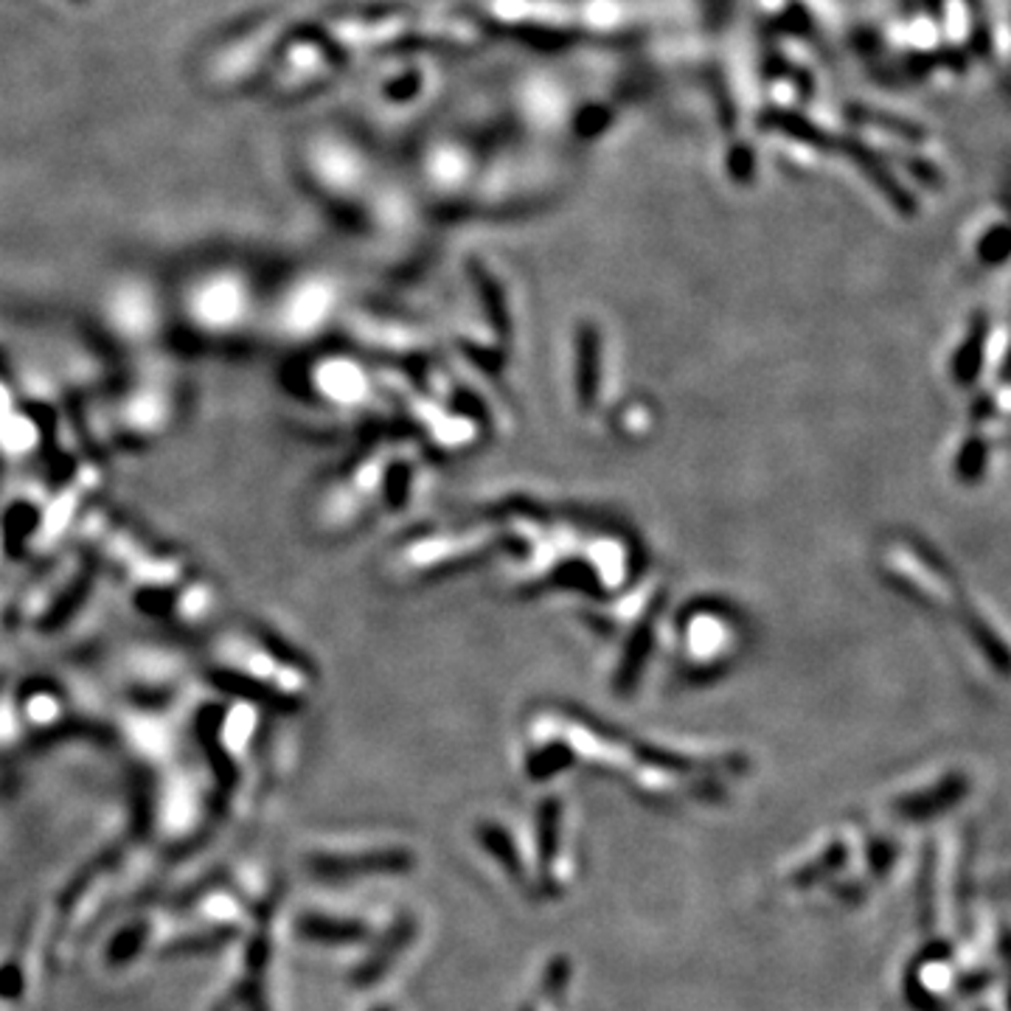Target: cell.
<instances>
[{
	"label": "cell",
	"mask_w": 1011,
	"mask_h": 1011,
	"mask_svg": "<svg viewBox=\"0 0 1011 1011\" xmlns=\"http://www.w3.org/2000/svg\"><path fill=\"white\" fill-rule=\"evenodd\" d=\"M576 388L579 399L588 408L596 394V335L590 329H582L579 335V362H576Z\"/></svg>",
	"instance_id": "12"
},
{
	"label": "cell",
	"mask_w": 1011,
	"mask_h": 1011,
	"mask_svg": "<svg viewBox=\"0 0 1011 1011\" xmlns=\"http://www.w3.org/2000/svg\"><path fill=\"white\" fill-rule=\"evenodd\" d=\"M562 842V809L560 800L548 798L537 807V862H540L542 879H551V868L560 857Z\"/></svg>",
	"instance_id": "7"
},
{
	"label": "cell",
	"mask_w": 1011,
	"mask_h": 1011,
	"mask_svg": "<svg viewBox=\"0 0 1011 1011\" xmlns=\"http://www.w3.org/2000/svg\"><path fill=\"white\" fill-rule=\"evenodd\" d=\"M568 981H571V961L565 956H556L554 961L545 967V976H542V994L548 1000H554L560 1003L562 994H565Z\"/></svg>",
	"instance_id": "15"
},
{
	"label": "cell",
	"mask_w": 1011,
	"mask_h": 1011,
	"mask_svg": "<svg viewBox=\"0 0 1011 1011\" xmlns=\"http://www.w3.org/2000/svg\"><path fill=\"white\" fill-rule=\"evenodd\" d=\"M885 560H888V568H891L893 576L908 582L905 588L913 590V584L921 579L919 596L925 599V602H950V584H941V571H933V565H930L933 560H925V556L919 560V554L905 551V548H891Z\"/></svg>",
	"instance_id": "5"
},
{
	"label": "cell",
	"mask_w": 1011,
	"mask_h": 1011,
	"mask_svg": "<svg viewBox=\"0 0 1011 1011\" xmlns=\"http://www.w3.org/2000/svg\"><path fill=\"white\" fill-rule=\"evenodd\" d=\"M983 458H987V447H983L981 441H969L961 452V461H958V476H961L963 481H972L976 476H981Z\"/></svg>",
	"instance_id": "17"
},
{
	"label": "cell",
	"mask_w": 1011,
	"mask_h": 1011,
	"mask_svg": "<svg viewBox=\"0 0 1011 1011\" xmlns=\"http://www.w3.org/2000/svg\"><path fill=\"white\" fill-rule=\"evenodd\" d=\"M31 930H34V908L25 913L23 925L18 930V941H14V952L7 958V961L0 963V1000H20L25 992V967H23V956H25V944L31 939Z\"/></svg>",
	"instance_id": "8"
},
{
	"label": "cell",
	"mask_w": 1011,
	"mask_h": 1011,
	"mask_svg": "<svg viewBox=\"0 0 1011 1011\" xmlns=\"http://www.w3.org/2000/svg\"><path fill=\"white\" fill-rule=\"evenodd\" d=\"M416 933H419V925H416V916L410 910H402V913L394 919V925L388 927L386 936L379 939V944H374V950L351 969L349 983L357 989H366L379 983L382 978L391 972V967L397 963L399 956L408 952V947L413 944Z\"/></svg>",
	"instance_id": "2"
},
{
	"label": "cell",
	"mask_w": 1011,
	"mask_h": 1011,
	"mask_svg": "<svg viewBox=\"0 0 1011 1011\" xmlns=\"http://www.w3.org/2000/svg\"><path fill=\"white\" fill-rule=\"evenodd\" d=\"M413 866V851L408 849H377L349 857L320 855L307 862L309 874L320 882H351V879L374 877V874H405Z\"/></svg>",
	"instance_id": "1"
},
{
	"label": "cell",
	"mask_w": 1011,
	"mask_h": 1011,
	"mask_svg": "<svg viewBox=\"0 0 1011 1011\" xmlns=\"http://www.w3.org/2000/svg\"><path fill=\"white\" fill-rule=\"evenodd\" d=\"M234 1009H236V998H234V994H231V998L217 1000V1003L211 1005V1011H234Z\"/></svg>",
	"instance_id": "20"
},
{
	"label": "cell",
	"mask_w": 1011,
	"mask_h": 1011,
	"mask_svg": "<svg viewBox=\"0 0 1011 1011\" xmlns=\"http://www.w3.org/2000/svg\"><path fill=\"white\" fill-rule=\"evenodd\" d=\"M146 939H150V925L146 921H130L104 947V963L110 969H124L126 963L135 961L144 952Z\"/></svg>",
	"instance_id": "11"
},
{
	"label": "cell",
	"mask_w": 1011,
	"mask_h": 1011,
	"mask_svg": "<svg viewBox=\"0 0 1011 1011\" xmlns=\"http://www.w3.org/2000/svg\"><path fill=\"white\" fill-rule=\"evenodd\" d=\"M219 885H225V877H219V874H211V877L200 879L197 885H192V888H186L183 893H177V899L172 902V908H175V910L192 908V905H197L200 899L205 897V893H211L214 888H219Z\"/></svg>",
	"instance_id": "16"
},
{
	"label": "cell",
	"mask_w": 1011,
	"mask_h": 1011,
	"mask_svg": "<svg viewBox=\"0 0 1011 1011\" xmlns=\"http://www.w3.org/2000/svg\"><path fill=\"white\" fill-rule=\"evenodd\" d=\"M871 855H868V860H871V868H877V871H885V868L891 866L893 862V849L891 846H888V842H882V840H877V842H871Z\"/></svg>",
	"instance_id": "19"
},
{
	"label": "cell",
	"mask_w": 1011,
	"mask_h": 1011,
	"mask_svg": "<svg viewBox=\"0 0 1011 1011\" xmlns=\"http://www.w3.org/2000/svg\"><path fill=\"white\" fill-rule=\"evenodd\" d=\"M919 893H921V908H925V925H930L933 919V849H927L925 866H921L919 879Z\"/></svg>",
	"instance_id": "18"
},
{
	"label": "cell",
	"mask_w": 1011,
	"mask_h": 1011,
	"mask_svg": "<svg viewBox=\"0 0 1011 1011\" xmlns=\"http://www.w3.org/2000/svg\"><path fill=\"white\" fill-rule=\"evenodd\" d=\"M295 933L304 941L326 947H349L368 939V925L362 919H337L326 913H302L295 919Z\"/></svg>",
	"instance_id": "4"
},
{
	"label": "cell",
	"mask_w": 1011,
	"mask_h": 1011,
	"mask_svg": "<svg viewBox=\"0 0 1011 1011\" xmlns=\"http://www.w3.org/2000/svg\"><path fill=\"white\" fill-rule=\"evenodd\" d=\"M478 840H481L483 849L494 857V860L503 866V871L514 879V882H523V860L518 855V846H514L512 835L503 829L500 824H481L478 826Z\"/></svg>",
	"instance_id": "9"
},
{
	"label": "cell",
	"mask_w": 1011,
	"mask_h": 1011,
	"mask_svg": "<svg viewBox=\"0 0 1011 1011\" xmlns=\"http://www.w3.org/2000/svg\"><path fill=\"white\" fill-rule=\"evenodd\" d=\"M239 939V927L236 925H214L208 930H200V933H188L181 936V939H172L161 947L157 958L161 961H175V958H194V956H211V952H219L225 947H231L234 941Z\"/></svg>",
	"instance_id": "6"
},
{
	"label": "cell",
	"mask_w": 1011,
	"mask_h": 1011,
	"mask_svg": "<svg viewBox=\"0 0 1011 1011\" xmlns=\"http://www.w3.org/2000/svg\"><path fill=\"white\" fill-rule=\"evenodd\" d=\"M371 1011H394V1005H388V1003H377V1005H374V1009H371Z\"/></svg>",
	"instance_id": "21"
},
{
	"label": "cell",
	"mask_w": 1011,
	"mask_h": 1011,
	"mask_svg": "<svg viewBox=\"0 0 1011 1011\" xmlns=\"http://www.w3.org/2000/svg\"><path fill=\"white\" fill-rule=\"evenodd\" d=\"M846 862H849V846L842 840L829 842L815 860H809L807 866H800L793 874V885L795 888H813V885H820L829 877H835Z\"/></svg>",
	"instance_id": "10"
},
{
	"label": "cell",
	"mask_w": 1011,
	"mask_h": 1011,
	"mask_svg": "<svg viewBox=\"0 0 1011 1011\" xmlns=\"http://www.w3.org/2000/svg\"><path fill=\"white\" fill-rule=\"evenodd\" d=\"M568 765H571V750H568L565 745L542 747V750H537L534 756L529 758V776L534 778V782H545V778H551L554 773L565 770Z\"/></svg>",
	"instance_id": "14"
},
{
	"label": "cell",
	"mask_w": 1011,
	"mask_h": 1011,
	"mask_svg": "<svg viewBox=\"0 0 1011 1011\" xmlns=\"http://www.w3.org/2000/svg\"><path fill=\"white\" fill-rule=\"evenodd\" d=\"M969 793V778L961 773H950L941 782H936L933 787L921 789V793L902 795L893 800V815L902 820H933L939 815H944L947 809H952L956 804H961Z\"/></svg>",
	"instance_id": "3"
},
{
	"label": "cell",
	"mask_w": 1011,
	"mask_h": 1011,
	"mask_svg": "<svg viewBox=\"0 0 1011 1011\" xmlns=\"http://www.w3.org/2000/svg\"><path fill=\"white\" fill-rule=\"evenodd\" d=\"M113 862H115V855L113 857L104 855V857H99V860L88 862V866H84L82 871H79L76 877H73L71 882H68L65 888H62L60 899H57V908H60L62 913H71L73 905H76L79 899H82V893L88 891V888H91V885L96 882L99 874H102L108 866H113Z\"/></svg>",
	"instance_id": "13"
}]
</instances>
